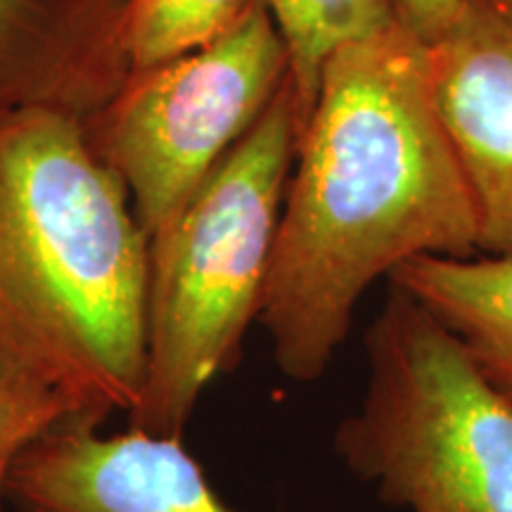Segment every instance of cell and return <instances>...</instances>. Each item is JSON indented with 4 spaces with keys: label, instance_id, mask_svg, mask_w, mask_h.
I'll list each match as a JSON object with an SVG mask.
<instances>
[{
    "label": "cell",
    "instance_id": "6da1fadb",
    "mask_svg": "<svg viewBox=\"0 0 512 512\" xmlns=\"http://www.w3.org/2000/svg\"><path fill=\"white\" fill-rule=\"evenodd\" d=\"M482 252L434 112L427 43L394 22L332 50L297 140L259 323L287 380L328 373L361 297L420 256Z\"/></svg>",
    "mask_w": 512,
    "mask_h": 512
},
{
    "label": "cell",
    "instance_id": "7a4b0ae2",
    "mask_svg": "<svg viewBox=\"0 0 512 512\" xmlns=\"http://www.w3.org/2000/svg\"><path fill=\"white\" fill-rule=\"evenodd\" d=\"M150 238L69 114H0V380L74 418L131 413L145 382Z\"/></svg>",
    "mask_w": 512,
    "mask_h": 512
},
{
    "label": "cell",
    "instance_id": "3957f363",
    "mask_svg": "<svg viewBox=\"0 0 512 512\" xmlns=\"http://www.w3.org/2000/svg\"><path fill=\"white\" fill-rule=\"evenodd\" d=\"M299 140L292 79L192 200L150 238L145 382L131 427L183 437L259 320Z\"/></svg>",
    "mask_w": 512,
    "mask_h": 512
},
{
    "label": "cell",
    "instance_id": "277c9868",
    "mask_svg": "<svg viewBox=\"0 0 512 512\" xmlns=\"http://www.w3.org/2000/svg\"><path fill=\"white\" fill-rule=\"evenodd\" d=\"M366 356V394L335 432L347 470L408 512H512L510 389L396 285Z\"/></svg>",
    "mask_w": 512,
    "mask_h": 512
},
{
    "label": "cell",
    "instance_id": "5b68a950",
    "mask_svg": "<svg viewBox=\"0 0 512 512\" xmlns=\"http://www.w3.org/2000/svg\"><path fill=\"white\" fill-rule=\"evenodd\" d=\"M287 79L285 38L261 3L219 41L128 74L121 91L83 121L147 238L192 200Z\"/></svg>",
    "mask_w": 512,
    "mask_h": 512
},
{
    "label": "cell",
    "instance_id": "8992f818",
    "mask_svg": "<svg viewBox=\"0 0 512 512\" xmlns=\"http://www.w3.org/2000/svg\"><path fill=\"white\" fill-rule=\"evenodd\" d=\"M64 418L17 458L8 501L15 512H240L223 501L181 437L138 427L100 434Z\"/></svg>",
    "mask_w": 512,
    "mask_h": 512
},
{
    "label": "cell",
    "instance_id": "52a82bcc",
    "mask_svg": "<svg viewBox=\"0 0 512 512\" xmlns=\"http://www.w3.org/2000/svg\"><path fill=\"white\" fill-rule=\"evenodd\" d=\"M427 81L475 195L482 252L512 254V12L463 0L427 43Z\"/></svg>",
    "mask_w": 512,
    "mask_h": 512
},
{
    "label": "cell",
    "instance_id": "ba28073f",
    "mask_svg": "<svg viewBox=\"0 0 512 512\" xmlns=\"http://www.w3.org/2000/svg\"><path fill=\"white\" fill-rule=\"evenodd\" d=\"M128 0H0V114L91 119L121 91Z\"/></svg>",
    "mask_w": 512,
    "mask_h": 512
},
{
    "label": "cell",
    "instance_id": "9c48e42d",
    "mask_svg": "<svg viewBox=\"0 0 512 512\" xmlns=\"http://www.w3.org/2000/svg\"><path fill=\"white\" fill-rule=\"evenodd\" d=\"M389 280L437 313L512 392V254L420 256Z\"/></svg>",
    "mask_w": 512,
    "mask_h": 512
},
{
    "label": "cell",
    "instance_id": "30bf717a",
    "mask_svg": "<svg viewBox=\"0 0 512 512\" xmlns=\"http://www.w3.org/2000/svg\"><path fill=\"white\" fill-rule=\"evenodd\" d=\"M290 53V79L299 112V131L309 117L323 64L332 50L396 19L394 0H266Z\"/></svg>",
    "mask_w": 512,
    "mask_h": 512
},
{
    "label": "cell",
    "instance_id": "8fae6325",
    "mask_svg": "<svg viewBox=\"0 0 512 512\" xmlns=\"http://www.w3.org/2000/svg\"><path fill=\"white\" fill-rule=\"evenodd\" d=\"M266 0H128L131 74L147 72L219 41Z\"/></svg>",
    "mask_w": 512,
    "mask_h": 512
},
{
    "label": "cell",
    "instance_id": "7c38bea8",
    "mask_svg": "<svg viewBox=\"0 0 512 512\" xmlns=\"http://www.w3.org/2000/svg\"><path fill=\"white\" fill-rule=\"evenodd\" d=\"M64 418L74 415L57 396L27 384L0 380V512H12L8 482L17 458Z\"/></svg>",
    "mask_w": 512,
    "mask_h": 512
},
{
    "label": "cell",
    "instance_id": "4fadbf2b",
    "mask_svg": "<svg viewBox=\"0 0 512 512\" xmlns=\"http://www.w3.org/2000/svg\"><path fill=\"white\" fill-rule=\"evenodd\" d=\"M396 19L422 43H430L444 31L463 0H394Z\"/></svg>",
    "mask_w": 512,
    "mask_h": 512
},
{
    "label": "cell",
    "instance_id": "5bb4252c",
    "mask_svg": "<svg viewBox=\"0 0 512 512\" xmlns=\"http://www.w3.org/2000/svg\"><path fill=\"white\" fill-rule=\"evenodd\" d=\"M477 3L491 5V8H496V10H505V12H512V0H477Z\"/></svg>",
    "mask_w": 512,
    "mask_h": 512
}]
</instances>
